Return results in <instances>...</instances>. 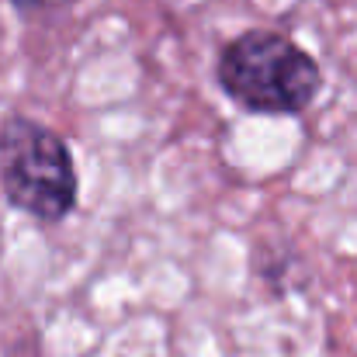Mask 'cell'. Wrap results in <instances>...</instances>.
<instances>
[{"label": "cell", "mask_w": 357, "mask_h": 357, "mask_svg": "<svg viewBox=\"0 0 357 357\" xmlns=\"http://www.w3.org/2000/svg\"><path fill=\"white\" fill-rule=\"evenodd\" d=\"M219 87L260 115H295L319 94V66L278 31H246L219 56Z\"/></svg>", "instance_id": "cell-1"}, {"label": "cell", "mask_w": 357, "mask_h": 357, "mask_svg": "<svg viewBox=\"0 0 357 357\" xmlns=\"http://www.w3.org/2000/svg\"><path fill=\"white\" fill-rule=\"evenodd\" d=\"M0 184L14 208L42 222H59L77 205V170L66 142L21 115L0 128Z\"/></svg>", "instance_id": "cell-2"}, {"label": "cell", "mask_w": 357, "mask_h": 357, "mask_svg": "<svg viewBox=\"0 0 357 357\" xmlns=\"http://www.w3.org/2000/svg\"><path fill=\"white\" fill-rule=\"evenodd\" d=\"M17 10H24V14H35V10H52V7H59V3H66V0H10Z\"/></svg>", "instance_id": "cell-3"}]
</instances>
